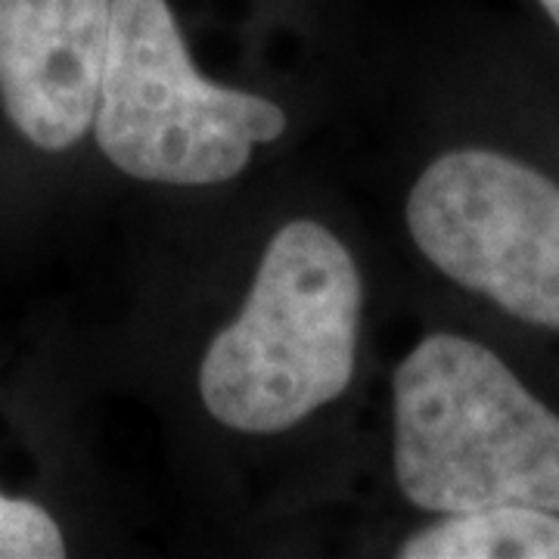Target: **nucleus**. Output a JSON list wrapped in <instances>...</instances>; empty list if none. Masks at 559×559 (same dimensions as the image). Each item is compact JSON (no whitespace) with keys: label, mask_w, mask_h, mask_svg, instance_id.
<instances>
[{"label":"nucleus","mask_w":559,"mask_h":559,"mask_svg":"<svg viewBox=\"0 0 559 559\" xmlns=\"http://www.w3.org/2000/svg\"><path fill=\"white\" fill-rule=\"evenodd\" d=\"M395 479L426 513L525 503L559 513V417L479 342L426 336L401 360Z\"/></svg>","instance_id":"obj_1"},{"label":"nucleus","mask_w":559,"mask_h":559,"mask_svg":"<svg viewBox=\"0 0 559 559\" xmlns=\"http://www.w3.org/2000/svg\"><path fill=\"white\" fill-rule=\"evenodd\" d=\"M360 308V271L336 234L308 218L283 224L242 311L202 358L205 411L271 436L336 401L355 377Z\"/></svg>","instance_id":"obj_2"},{"label":"nucleus","mask_w":559,"mask_h":559,"mask_svg":"<svg viewBox=\"0 0 559 559\" xmlns=\"http://www.w3.org/2000/svg\"><path fill=\"white\" fill-rule=\"evenodd\" d=\"M283 131L277 103L202 79L168 0H112L94 134L116 168L178 187L224 183Z\"/></svg>","instance_id":"obj_3"},{"label":"nucleus","mask_w":559,"mask_h":559,"mask_svg":"<svg viewBox=\"0 0 559 559\" xmlns=\"http://www.w3.org/2000/svg\"><path fill=\"white\" fill-rule=\"evenodd\" d=\"M417 249L457 286L559 333V183L495 150H451L407 197Z\"/></svg>","instance_id":"obj_4"},{"label":"nucleus","mask_w":559,"mask_h":559,"mask_svg":"<svg viewBox=\"0 0 559 559\" xmlns=\"http://www.w3.org/2000/svg\"><path fill=\"white\" fill-rule=\"evenodd\" d=\"M112 0H0V103L28 143L75 146L97 116Z\"/></svg>","instance_id":"obj_5"},{"label":"nucleus","mask_w":559,"mask_h":559,"mask_svg":"<svg viewBox=\"0 0 559 559\" xmlns=\"http://www.w3.org/2000/svg\"><path fill=\"white\" fill-rule=\"evenodd\" d=\"M401 559H559V513L498 503L448 513L401 544Z\"/></svg>","instance_id":"obj_6"},{"label":"nucleus","mask_w":559,"mask_h":559,"mask_svg":"<svg viewBox=\"0 0 559 559\" xmlns=\"http://www.w3.org/2000/svg\"><path fill=\"white\" fill-rule=\"evenodd\" d=\"M66 540L53 516L32 500L0 495V559H60Z\"/></svg>","instance_id":"obj_7"},{"label":"nucleus","mask_w":559,"mask_h":559,"mask_svg":"<svg viewBox=\"0 0 559 559\" xmlns=\"http://www.w3.org/2000/svg\"><path fill=\"white\" fill-rule=\"evenodd\" d=\"M538 3L547 10V16L557 22V28H559V0H538Z\"/></svg>","instance_id":"obj_8"}]
</instances>
